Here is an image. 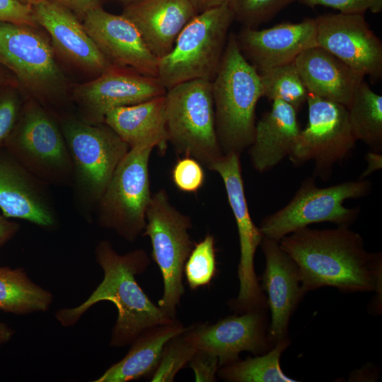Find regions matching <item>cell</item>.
<instances>
[{"label": "cell", "mask_w": 382, "mask_h": 382, "mask_svg": "<svg viewBox=\"0 0 382 382\" xmlns=\"http://www.w3.org/2000/svg\"><path fill=\"white\" fill-rule=\"evenodd\" d=\"M279 243L296 263L305 293L332 286L345 293L381 295V253L368 252L362 237L349 226L322 230L306 226Z\"/></svg>", "instance_id": "1"}, {"label": "cell", "mask_w": 382, "mask_h": 382, "mask_svg": "<svg viewBox=\"0 0 382 382\" xmlns=\"http://www.w3.org/2000/svg\"><path fill=\"white\" fill-rule=\"evenodd\" d=\"M97 263L103 278L81 304L58 310L55 317L64 327L74 325L85 313L100 301L112 302L117 317L112 330L110 346L122 347L131 343L147 328L172 322V318L148 297L136 276L145 272L150 258L143 249L118 253L112 243L100 241L95 248Z\"/></svg>", "instance_id": "2"}, {"label": "cell", "mask_w": 382, "mask_h": 382, "mask_svg": "<svg viewBox=\"0 0 382 382\" xmlns=\"http://www.w3.org/2000/svg\"><path fill=\"white\" fill-rule=\"evenodd\" d=\"M215 127L223 154L249 148L255 130V110L262 97L258 71L243 57L235 33H229L217 73L212 81Z\"/></svg>", "instance_id": "3"}, {"label": "cell", "mask_w": 382, "mask_h": 382, "mask_svg": "<svg viewBox=\"0 0 382 382\" xmlns=\"http://www.w3.org/2000/svg\"><path fill=\"white\" fill-rule=\"evenodd\" d=\"M72 163L74 203L88 221L93 219L117 166L129 150L105 123L93 125L73 115L58 117Z\"/></svg>", "instance_id": "4"}, {"label": "cell", "mask_w": 382, "mask_h": 382, "mask_svg": "<svg viewBox=\"0 0 382 382\" xmlns=\"http://www.w3.org/2000/svg\"><path fill=\"white\" fill-rule=\"evenodd\" d=\"M234 16L228 4L197 13L178 35L173 49L158 59L164 87L191 80L212 81L219 69Z\"/></svg>", "instance_id": "5"}, {"label": "cell", "mask_w": 382, "mask_h": 382, "mask_svg": "<svg viewBox=\"0 0 382 382\" xmlns=\"http://www.w3.org/2000/svg\"><path fill=\"white\" fill-rule=\"evenodd\" d=\"M166 115L168 142L176 153L194 158L208 169L222 157L212 81L191 80L168 89Z\"/></svg>", "instance_id": "6"}, {"label": "cell", "mask_w": 382, "mask_h": 382, "mask_svg": "<svg viewBox=\"0 0 382 382\" xmlns=\"http://www.w3.org/2000/svg\"><path fill=\"white\" fill-rule=\"evenodd\" d=\"M35 100L28 102L4 147L50 186L71 187L72 163L59 120Z\"/></svg>", "instance_id": "7"}, {"label": "cell", "mask_w": 382, "mask_h": 382, "mask_svg": "<svg viewBox=\"0 0 382 382\" xmlns=\"http://www.w3.org/2000/svg\"><path fill=\"white\" fill-rule=\"evenodd\" d=\"M191 228V219L170 203L165 190L152 195L142 236L149 238L151 257L162 275L163 291L158 306L172 318H175L185 293L184 267L195 246L189 233Z\"/></svg>", "instance_id": "8"}, {"label": "cell", "mask_w": 382, "mask_h": 382, "mask_svg": "<svg viewBox=\"0 0 382 382\" xmlns=\"http://www.w3.org/2000/svg\"><path fill=\"white\" fill-rule=\"evenodd\" d=\"M153 148H130L117 166L97 207L98 224L133 243L142 234L152 195L149 163Z\"/></svg>", "instance_id": "9"}, {"label": "cell", "mask_w": 382, "mask_h": 382, "mask_svg": "<svg viewBox=\"0 0 382 382\" xmlns=\"http://www.w3.org/2000/svg\"><path fill=\"white\" fill-rule=\"evenodd\" d=\"M371 185L364 179L318 187L313 178L306 179L283 208L266 216L259 226L264 237L277 241L295 231L314 223L331 222L349 226L360 209L343 205L345 200L366 195Z\"/></svg>", "instance_id": "10"}, {"label": "cell", "mask_w": 382, "mask_h": 382, "mask_svg": "<svg viewBox=\"0 0 382 382\" xmlns=\"http://www.w3.org/2000/svg\"><path fill=\"white\" fill-rule=\"evenodd\" d=\"M209 170L217 173L222 179L239 238V291L236 298L228 301V306L236 314L256 309L267 310V297L259 284L254 265L255 252L263 235L253 223L249 212L240 154L230 153L223 155Z\"/></svg>", "instance_id": "11"}, {"label": "cell", "mask_w": 382, "mask_h": 382, "mask_svg": "<svg viewBox=\"0 0 382 382\" xmlns=\"http://www.w3.org/2000/svg\"><path fill=\"white\" fill-rule=\"evenodd\" d=\"M33 28L0 22V62L12 70L41 103L55 101L66 79L52 45Z\"/></svg>", "instance_id": "12"}, {"label": "cell", "mask_w": 382, "mask_h": 382, "mask_svg": "<svg viewBox=\"0 0 382 382\" xmlns=\"http://www.w3.org/2000/svg\"><path fill=\"white\" fill-rule=\"evenodd\" d=\"M306 102L308 124L289 157L294 165L313 161L314 174L325 180L333 166L349 154L357 139L345 105L309 93Z\"/></svg>", "instance_id": "13"}, {"label": "cell", "mask_w": 382, "mask_h": 382, "mask_svg": "<svg viewBox=\"0 0 382 382\" xmlns=\"http://www.w3.org/2000/svg\"><path fill=\"white\" fill-rule=\"evenodd\" d=\"M166 92L157 76L115 66L96 79L78 85L74 99L80 110V119L98 125L104 123L105 115L114 108L140 103Z\"/></svg>", "instance_id": "14"}, {"label": "cell", "mask_w": 382, "mask_h": 382, "mask_svg": "<svg viewBox=\"0 0 382 382\" xmlns=\"http://www.w3.org/2000/svg\"><path fill=\"white\" fill-rule=\"evenodd\" d=\"M318 46L362 75L382 77V42L362 13H326L315 18Z\"/></svg>", "instance_id": "15"}, {"label": "cell", "mask_w": 382, "mask_h": 382, "mask_svg": "<svg viewBox=\"0 0 382 382\" xmlns=\"http://www.w3.org/2000/svg\"><path fill=\"white\" fill-rule=\"evenodd\" d=\"M50 185L0 148V211L8 219L28 221L46 230L59 225Z\"/></svg>", "instance_id": "16"}, {"label": "cell", "mask_w": 382, "mask_h": 382, "mask_svg": "<svg viewBox=\"0 0 382 382\" xmlns=\"http://www.w3.org/2000/svg\"><path fill=\"white\" fill-rule=\"evenodd\" d=\"M267 312L256 309L227 316L214 324L195 323L185 332L197 349L216 356L221 366L239 359L242 352L261 355L274 347L268 338Z\"/></svg>", "instance_id": "17"}, {"label": "cell", "mask_w": 382, "mask_h": 382, "mask_svg": "<svg viewBox=\"0 0 382 382\" xmlns=\"http://www.w3.org/2000/svg\"><path fill=\"white\" fill-rule=\"evenodd\" d=\"M83 25L113 65L157 76L158 59L149 50L135 25L122 14L108 13L100 6L84 15Z\"/></svg>", "instance_id": "18"}, {"label": "cell", "mask_w": 382, "mask_h": 382, "mask_svg": "<svg viewBox=\"0 0 382 382\" xmlns=\"http://www.w3.org/2000/svg\"><path fill=\"white\" fill-rule=\"evenodd\" d=\"M260 245L265 258L260 286L266 293L271 313L268 338L274 346L279 340L289 338L291 316L306 293L296 263L282 249L279 241L263 236Z\"/></svg>", "instance_id": "19"}, {"label": "cell", "mask_w": 382, "mask_h": 382, "mask_svg": "<svg viewBox=\"0 0 382 382\" xmlns=\"http://www.w3.org/2000/svg\"><path fill=\"white\" fill-rule=\"evenodd\" d=\"M316 33V19L306 18L261 30L243 26L236 37L243 57L260 72L294 62L302 52L318 45Z\"/></svg>", "instance_id": "20"}, {"label": "cell", "mask_w": 382, "mask_h": 382, "mask_svg": "<svg viewBox=\"0 0 382 382\" xmlns=\"http://www.w3.org/2000/svg\"><path fill=\"white\" fill-rule=\"evenodd\" d=\"M32 8L37 24L47 31L52 45L66 59L98 75L115 66L68 8L52 0H42Z\"/></svg>", "instance_id": "21"}, {"label": "cell", "mask_w": 382, "mask_h": 382, "mask_svg": "<svg viewBox=\"0 0 382 382\" xmlns=\"http://www.w3.org/2000/svg\"><path fill=\"white\" fill-rule=\"evenodd\" d=\"M197 14L188 0H134L125 5L122 13L158 59L170 52L180 33Z\"/></svg>", "instance_id": "22"}, {"label": "cell", "mask_w": 382, "mask_h": 382, "mask_svg": "<svg viewBox=\"0 0 382 382\" xmlns=\"http://www.w3.org/2000/svg\"><path fill=\"white\" fill-rule=\"evenodd\" d=\"M308 93L346 108L364 76L320 46L302 52L294 60Z\"/></svg>", "instance_id": "23"}, {"label": "cell", "mask_w": 382, "mask_h": 382, "mask_svg": "<svg viewBox=\"0 0 382 382\" xmlns=\"http://www.w3.org/2000/svg\"><path fill=\"white\" fill-rule=\"evenodd\" d=\"M296 112L289 104L275 100L270 110L256 122L249 154L253 168L259 173L272 169L291 155L301 132Z\"/></svg>", "instance_id": "24"}, {"label": "cell", "mask_w": 382, "mask_h": 382, "mask_svg": "<svg viewBox=\"0 0 382 382\" xmlns=\"http://www.w3.org/2000/svg\"><path fill=\"white\" fill-rule=\"evenodd\" d=\"M104 123L129 148L138 146L158 148L161 154L166 151L168 139L166 95L114 108L107 113Z\"/></svg>", "instance_id": "25"}, {"label": "cell", "mask_w": 382, "mask_h": 382, "mask_svg": "<svg viewBox=\"0 0 382 382\" xmlns=\"http://www.w3.org/2000/svg\"><path fill=\"white\" fill-rule=\"evenodd\" d=\"M186 328L176 318L147 328L131 343L127 354L94 382H127L151 376L166 343Z\"/></svg>", "instance_id": "26"}, {"label": "cell", "mask_w": 382, "mask_h": 382, "mask_svg": "<svg viewBox=\"0 0 382 382\" xmlns=\"http://www.w3.org/2000/svg\"><path fill=\"white\" fill-rule=\"evenodd\" d=\"M52 301V294L33 282L23 268L0 266L1 311L16 315L45 312Z\"/></svg>", "instance_id": "27"}, {"label": "cell", "mask_w": 382, "mask_h": 382, "mask_svg": "<svg viewBox=\"0 0 382 382\" xmlns=\"http://www.w3.org/2000/svg\"><path fill=\"white\" fill-rule=\"evenodd\" d=\"M352 132L372 151H382V96L363 81L347 107Z\"/></svg>", "instance_id": "28"}, {"label": "cell", "mask_w": 382, "mask_h": 382, "mask_svg": "<svg viewBox=\"0 0 382 382\" xmlns=\"http://www.w3.org/2000/svg\"><path fill=\"white\" fill-rule=\"evenodd\" d=\"M289 338L277 342L267 352L247 357L221 366L217 376L230 382H296L285 375L280 366V357L289 346Z\"/></svg>", "instance_id": "29"}, {"label": "cell", "mask_w": 382, "mask_h": 382, "mask_svg": "<svg viewBox=\"0 0 382 382\" xmlns=\"http://www.w3.org/2000/svg\"><path fill=\"white\" fill-rule=\"evenodd\" d=\"M262 97L282 100L299 111L306 102L308 91L294 62L258 72Z\"/></svg>", "instance_id": "30"}, {"label": "cell", "mask_w": 382, "mask_h": 382, "mask_svg": "<svg viewBox=\"0 0 382 382\" xmlns=\"http://www.w3.org/2000/svg\"><path fill=\"white\" fill-rule=\"evenodd\" d=\"M217 272L215 241L212 235L195 244L184 267V274L190 289L195 290L210 284Z\"/></svg>", "instance_id": "31"}, {"label": "cell", "mask_w": 382, "mask_h": 382, "mask_svg": "<svg viewBox=\"0 0 382 382\" xmlns=\"http://www.w3.org/2000/svg\"><path fill=\"white\" fill-rule=\"evenodd\" d=\"M186 330L170 338L165 345L158 364L151 376L152 382H172L198 349L186 334Z\"/></svg>", "instance_id": "32"}, {"label": "cell", "mask_w": 382, "mask_h": 382, "mask_svg": "<svg viewBox=\"0 0 382 382\" xmlns=\"http://www.w3.org/2000/svg\"><path fill=\"white\" fill-rule=\"evenodd\" d=\"M297 0H226L234 21L243 26L257 28L274 18L279 11Z\"/></svg>", "instance_id": "33"}, {"label": "cell", "mask_w": 382, "mask_h": 382, "mask_svg": "<svg viewBox=\"0 0 382 382\" xmlns=\"http://www.w3.org/2000/svg\"><path fill=\"white\" fill-rule=\"evenodd\" d=\"M205 175L202 165L192 157L179 158L172 170V180L175 187L184 192H196L203 185Z\"/></svg>", "instance_id": "34"}, {"label": "cell", "mask_w": 382, "mask_h": 382, "mask_svg": "<svg viewBox=\"0 0 382 382\" xmlns=\"http://www.w3.org/2000/svg\"><path fill=\"white\" fill-rule=\"evenodd\" d=\"M300 4L314 8L323 6L343 13H362L369 11L378 13L382 11V0H297Z\"/></svg>", "instance_id": "35"}, {"label": "cell", "mask_w": 382, "mask_h": 382, "mask_svg": "<svg viewBox=\"0 0 382 382\" xmlns=\"http://www.w3.org/2000/svg\"><path fill=\"white\" fill-rule=\"evenodd\" d=\"M0 22L31 27L37 25L32 6L18 0H0Z\"/></svg>", "instance_id": "36"}, {"label": "cell", "mask_w": 382, "mask_h": 382, "mask_svg": "<svg viewBox=\"0 0 382 382\" xmlns=\"http://www.w3.org/2000/svg\"><path fill=\"white\" fill-rule=\"evenodd\" d=\"M188 364L194 371L195 381H216V376L220 367L216 356L198 349Z\"/></svg>", "instance_id": "37"}, {"label": "cell", "mask_w": 382, "mask_h": 382, "mask_svg": "<svg viewBox=\"0 0 382 382\" xmlns=\"http://www.w3.org/2000/svg\"><path fill=\"white\" fill-rule=\"evenodd\" d=\"M21 112V105L13 96H6L0 99V148L13 132Z\"/></svg>", "instance_id": "38"}, {"label": "cell", "mask_w": 382, "mask_h": 382, "mask_svg": "<svg viewBox=\"0 0 382 382\" xmlns=\"http://www.w3.org/2000/svg\"><path fill=\"white\" fill-rule=\"evenodd\" d=\"M56 1L77 14L84 15L89 11L100 7V0H52Z\"/></svg>", "instance_id": "39"}, {"label": "cell", "mask_w": 382, "mask_h": 382, "mask_svg": "<svg viewBox=\"0 0 382 382\" xmlns=\"http://www.w3.org/2000/svg\"><path fill=\"white\" fill-rule=\"evenodd\" d=\"M18 223L6 217L0 211V248L19 231Z\"/></svg>", "instance_id": "40"}, {"label": "cell", "mask_w": 382, "mask_h": 382, "mask_svg": "<svg viewBox=\"0 0 382 382\" xmlns=\"http://www.w3.org/2000/svg\"><path fill=\"white\" fill-rule=\"evenodd\" d=\"M365 159L367 166L359 178V179L362 180L382 168V155L381 152L369 151L365 156Z\"/></svg>", "instance_id": "41"}, {"label": "cell", "mask_w": 382, "mask_h": 382, "mask_svg": "<svg viewBox=\"0 0 382 382\" xmlns=\"http://www.w3.org/2000/svg\"><path fill=\"white\" fill-rule=\"evenodd\" d=\"M197 13L217 7L226 3V0H188Z\"/></svg>", "instance_id": "42"}, {"label": "cell", "mask_w": 382, "mask_h": 382, "mask_svg": "<svg viewBox=\"0 0 382 382\" xmlns=\"http://www.w3.org/2000/svg\"><path fill=\"white\" fill-rule=\"evenodd\" d=\"M14 335V330L7 324L0 321V347L8 342Z\"/></svg>", "instance_id": "43"}, {"label": "cell", "mask_w": 382, "mask_h": 382, "mask_svg": "<svg viewBox=\"0 0 382 382\" xmlns=\"http://www.w3.org/2000/svg\"><path fill=\"white\" fill-rule=\"evenodd\" d=\"M19 2L29 6H33L42 0H18Z\"/></svg>", "instance_id": "44"}, {"label": "cell", "mask_w": 382, "mask_h": 382, "mask_svg": "<svg viewBox=\"0 0 382 382\" xmlns=\"http://www.w3.org/2000/svg\"><path fill=\"white\" fill-rule=\"evenodd\" d=\"M117 1H120V2H121V3H122V4H124L125 6V5H127V4H128L131 3V2H132V1H134V0H117Z\"/></svg>", "instance_id": "45"}]
</instances>
